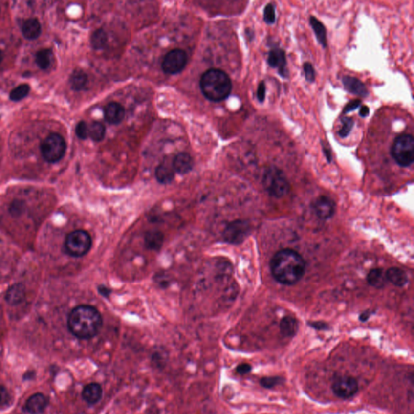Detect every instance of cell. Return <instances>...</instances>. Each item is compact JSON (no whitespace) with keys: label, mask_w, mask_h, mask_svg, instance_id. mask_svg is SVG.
Wrapping results in <instances>:
<instances>
[{"label":"cell","mask_w":414,"mask_h":414,"mask_svg":"<svg viewBox=\"0 0 414 414\" xmlns=\"http://www.w3.org/2000/svg\"><path fill=\"white\" fill-rule=\"evenodd\" d=\"M270 269L272 275L279 283L295 285L305 275L306 263L297 252L286 248L274 254Z\"/></svg>","instance_id":"obj_1"},{"label":"cell","mask_w":414,"mask_h":414,"mask_svg":"<svg viewBox=\"0 0 414 414\" xmlns=\"http://www.w3.org/2000/svg\"><path fill=\"white\" fill-rule=\"evenodd\" d=\"M67 325L74 336L80 339H89L95 337L101 330L102 317L93 306L81 305L70 311Z\"/></svg>","instance_id":"obj_2"},{"label":"cell","mask_w":414,"mask_h":414,"mask_svg":"<svg viewBox=\"0 0 414 414\" xmlns=\"http://www.w3.org/2000/svg\"><path fill=\"white\" fill-rule=\"evenodd\" d=\"M200 87L206 98L218 102L229 96L232 89V80L223 70L212 68L201 76Z\"/></svg>","instance_id":"obj_3"},{"label":"cell","mask_w":414,"mask_h":414,"mask_svg":"<svg viewBox=\"0 0 414 414\" xmlns=\"http://www.w3.org/2000/svg\"><path fill=\"white\" fill-rule=\"evenodd\" d=\"M264 190L269 195L282 197L290 191V183L283 170L276 166H270L264 171L262 179Z\"/></svg>","instance_id":"obj_4"},{"label":"cell","mask_w":414,"mask_h":414,"mask_svg":"<svg viewBox=\"0 0 414 414\" xmlns=\"http://www.w3.org/2000/svg\"><path fill=\"white\" fill-rule=\"evenodd\" d=\"M393 159L399 166L407 168L414 161V139L411 134L404 133L395 138L391 148Z\"/></svg>","instance_id":"obj_5"},{"label":"cell","mask_w":414,"mask_h":414,"mask_svg":"<svg viewBox=\"0 0 414 414\" xmlns=\"http://www.w3.org/2000/svg\"><path fill=\"white\" fill-rule=\"evenodd\" d=\"M91 246L90 235L83 230L70 232L65 240V248L69 255L80 258L88 253Z\"/></svg>","instance_id":"obj_6"},{"label":"cell","mask_w":414,"mask_h":414,"mask_svg":"<svg viewBox=\"0 0 414 414\" xmlns=\"http://www.w3.org/2000/svg\"><path fill=\"white\" fill-rule=\"evenodd\" d=\"M66 144L64 138L59 133H51L41 146L44 159L49 163H56L64 156Z\"/></svg>","instance_id":"obj_7"},{"label":"cell","mask_w":414,"mask_h":414,"mask_svg":"<svg viewBox=\"0 0 414 414\" xmlns=\"http://www.w3.org/2000/svg\"><path fill=\"white\" fill-rule=\"evenodd\" d=\"M187 61V54L183 49H173L164 56L162 69L166 74L175 75L184 70Z\"/></svg>","instance_id":"obj_8"},{"label":"cell","mask_w":414,"mask_h":414,"mask_svg":"<svg viewBox=\"0 0 414 414\" xmlns=\"http://www.w3.org/2000/svg\"><path fill=\"white\" fill-rule=\"evenodd\" d=\"M332 390L337 397L349 399L358 392V382L349 375H338L332 381Z\"/></svg>","instance_id":"obj_9"},{"label":"cell","mask_w":414,"mask_h":414,"mask_svg":"<svg viewBox=\"0 0 414 414\" xmlns=\"http://www.w3.org/2000/svg\"><path fill=\"white\" fill-rule=\"evenodd\" d=\"M250 232V225L246 221L237 220L228 224L225 229L223 237L227 243H241Z\"/></svg>","instance_id":"obj_10"},{"label":"cell","mask_w":414,"mask_h":414,"mask_svg":"<svg viewBox=\"0 0 414 414\" xmlns=\"http://www.w3.org/2000/svg\"><path fill=\"white\" fill-rule=\"evenodd\" d=\"M267 63L272 68H278L279 74L284 79L289 77L286 57L283 49L279 47H274L270 49L267 59Z\"/></svg>","instance_id":"obj_11"},{"label":"cell","mask_w":414,"mask_h":414,"mask_svg":"<svg viewBox=\"0 0 414 414\" xmlns=\"http://www.w3.org/2000/svg\"><path fill=\"white\" fill-rule=\"evenodd\" d=\"M313 209L319 218L326 220L334 215L336 206L334 201L328 196H321L314 201Z\"/></svg>","instance_id":"obj_12"},{"label":"cell","mask_w":414,"mask_h":414,"mask_svg":"<svg viewBox=\"0 0 414 414\" xmlns=\"http://www.w3.org/2000/svg\"><path fill=\"white\" fill-rule=\"evenodd\" d=\"M342 84L346 91L356 96L367 97L369 94L366 85L358 78L347 75L342 78Z\"/></svg>","instance_id":"obj_13"},{"label":"cell","mask_w":414,"mask_h":414,"mask_svg":"<svg viewBox=\"0 0 414 414\" xmlns=\"http://www.w3.org/2000/svg\"><path fill=\"white\" fill-rule=\"evenodd\" d=\"M125 109L121 104L111 102L105 108L104 114L106 121L112 125H117L122 122L125 117Z\"/></svg>","instance_id":"obj_14"},{"label":"cell","mask_w":414,"mask_h":414,"mask_svg":"<svg viewBox=\"0 0 414 414\" xmlns=\"http://www.w3.org/2000/svg\"><path fill=\"white\" fill-rule=\"evenodd\" d=\"M175 174L173 161H169L168 159H164L155 170L157 180L161 184L171 183L175 177Z\"/></svg>","instance_id":"obj_15"},{"label":"cell","mask_w":414,"mask_h":414,"mask_svg":"<svg viewBox=\"0 0 414 414\" xmlns=\"http://www.w3.org/2000/svg\"><path fill=\"white\" fill-rule=\"evenodd\" d=\"M48 405L46 397L42 393H36L28 398L26 401L24 409L31 414H38L43 413Z\"/></svg>","instance_id":"obj_16"},{"label":"cell","mask_w":414,"mask_h":414,"mask_svg":"<svg viewBox=\"0 0 414 414\" xmlns=\"http://www.w3.org/2000/svg\"><path fill=\"white\" fill-rule=\"evenodd\" d=\"M173 165L175 173L186 174L192 170L194 160L189 153H180L174 157Z\"/></svg>","instance_id":"obj_17"},{"label":"cell","mask_w":414,"mask_h":414,"mask_svg":"<svg viewBox=\"0 0 414 414\" xmlns=\"http://www.w3.org/2000/svg\"><path fill=\"white\" fill-rule=\"evenodd\" d=\"M103 390L101 385L96 383L87 384L84 388L82 397L89 405H95L101 400Z\"/></svg>","instance_id":"obj_18"},{"label":"cell","mask_w":414,"mask_h":414,"mask_svg":"<svg viewBox=\"0 0 414 414\" xmlns=\"http://www.w3.org/2000/svg\"><path fill=\"white\" fill-rule=\"evenodd\" d=\"M385 275H386L387 280L396 286L402 287L407 284V274L400 268L397 267L390 268L387 270Z\"/></svg>","instance_id":"obj_19"},{"label":"cell","mask_w":414,"mask_h":414,"mask_svg":"<svg viewBox=\"0 0 414 414\" xmlns=\"http://www.w3.org/2000/svg\"><path fill=\"white\" fill-rule=\"evenodd\" d=\"M5 298L9 305H19L25 298L24 286L22 284H15L8 289Z\"/></svg>","instance_id":"obj_20"},{"label":"cell","mask_w":414,"mask_h":414,"mask_svg":"<svg viewBox=\"0 0 414 414\" xmlns=\"http://www.w3.org/2000/svg\"><path fill=\"white\" fill-rule=\"evenodd\" d=\"M41 24L37 19H29L26 21L22 26V33L26 39L35 40L40 36Z\"/></svg>","instance_id":"obj_21"},{"label":"cell","mask_w":414,"mask_h":414,"mask_svg":"<svg viewBox=\"0 0 414 414\" xmlns=\"http://www.w3.org/2000/svg\"><path fill=\"white\" fill-rule=\"evenodd\" d=\"M309 23L313 29L318 43L322 45L323 48H326L327 47V33H326L327 32H326L325 25L315 17H310Z\"/></svg>","instance_id":"obj_22"},{"label":"cell","mask_w":414,"mask_h":414,"mask_svg":"<svg viewBox=\"0 0 414 414\" xmlns=\"http://www.w3.org/2000/svg\"><path fill=\"white\" fill-rule=\"evenodd\" d=\"M298 322L291 316H285L280 322V331L284 337H294L298 332Z\"/></svg>","instance_id":"obj_23"},{"label":"cell","mask_w":414,"mask_h":414,"mask_svg":"<svg viewBox=\"0 0 414 414\" xmlns=\"http://www.w3.org/2000/svg\"><path fill=\"white\" fill-rule=\"evenodd\" d=\"M368 282L373 287L381 289L385 286L388 280L381 269H373L368 274Z\"/></svg>","instance_id":"obj_24"},{"label":"cell","mask_w":414,"mask_h":414,"mask_svg":"<svg viewBox=\"0 0 414 414\" xmlns=\"http://www.w3.org/2000/svg\"><path fill=\"white\" fill-rule=\"evenodd\" d=\"M87 75L85 71L81 70H76L70 75V87L75 91H81L87 85Z\"/></svg>","instance_id":"obj_25"},{"label":"cell","mask_w":414,"mask_h":414,"mask_svg":"<svg viewBox=\"0 0 414 414\" xmlns=\"http://www.w3.org/2000/svg\"><path fill=\"white\" fill-rule=\"evenodd\" d=\"M106 135V127L99 122H91L88 126V137L95 142H101Z\"/></svg>","instance_id":"obj_26"},{"label":"cell","mask_w":414,"mask_h":414,"mask_svg":"<svg viewBox=\"0 0 414 414\" xmlns=\"http://www.w3.org/2000/svg\"><path fill=\"white\" fill-rule=\"evenodd\" d=\"M52 57H53V54L51 50L45 49H41L37 54L36 62L41 69L46 70L51 64Z\"/></svg>","instance_id":"obj_27"},{"label":"cell","mask_w":414,"mask_h":414,"mask_svg":"<svg viewBox=\"0 0 414 414\" xmlns=\"http://www.w3.org/2000/svg\"><path fill=\"white\" fill-rule=\"evenodd\" d=\"M163 235L159 232H150L146 235L145 243L151 249H159L163 243Z\"/></svg>","instance_id":"obj_28"},{"label":"cell","mask_w":414,"mask_h":414,"mask_svg":"<svg viewBox=\"0 0 414 414\" xmlns=\"http://www.w3.org/2000/svg\"><path fill=\"white\" fill-rule=\"evenodd\" d=\"M107 35L103 29H97L91 36V43L94 49H101L106 46Z\"/></svg>","instance_id":"obj_29"},{"label":"cell","mask_w":414,"mask_h":414,"mask_svg":"<svg viewBox=\"0 0 414 414\" xmlns=\"http://www.w3.org/2000/svg\"><path fill=\"white\" fill-rule=\"evenodd\" d=\"M30 91V87L27 84H23L13 89L10 93V99L13 101H20L25 98Z\"/></svg>","instance_id":"obj_30"},{"label":"cell","mask_w":414,"mask_h":414,"mask_svg":"<svg viewBox=\"0 0 414 414\" xmlns=\"http://www.w3.org/2000/svg\"><path fill=\"white\" fill-rule=\"evenodd\" d=\"M353 126H354V122L352 117H342V127L338 131V135L341 138H347L353 129Z\"/></svg>","instance_id":"obj_31"},{"label":"cell","mask_w":414,"mask_h":414,"mask_svg":"<svg viewBox=\"0 0 414 414\" xmlns=\"http://www.w3.org/2000/svg\"><path fill=\"white\" fill-rule=\"evenodd\" d=\"M284 379L280 376L264 377L260 380V384L264 389H273L274 387L278 386L279 384H283Z\"/></svg>","instance_id":"obj_32"},{"label":"cell","mask_w":414,"mask_h":414,"mask_svg":"<svg viewBox=\"0 0 414 414\" xmlns=\"http://www.w3.org/2000/svg\"><path fill=\"white\" fill-rule=\"evenodd\" d=\"M263 18L267 24H273L276 22V12L275 6L273 3H268L264 7Z\"/></svg>","instance_id":"obj_33"},{"label":"cell","mask_w":414,"mask_h":414,"mask_svg":"<svg viewBox=\"0 0 414 414\" xmlns=\"http://www.w3.org/2000/svg\"><path fill=\"white\" fill-rule=\"evenodd\" d=\"M75 133L80 139H86L88 137V126L85 122H80L75 128Z\"/></svg>","instance_id":"obj_34"},{"label":"cell","mask_w":414,"mask_h":414,"mask_svg":"<svg viewBox=\"0 0 414 414\" xmlns=\"http://www.w3.org/2000/svg\"><path fill=\"white\" fill-rule=\"evenodd\" d=\"M304 71H305V79L309 83H313L316 80V70L313 65L310 63H305L304 64Z\"/></svg>","instance_id":"obj_35"},{"label":"cell","mask_w":414,"mask_h":414,"mask_svg":"<svg viewBox=\"0 0 414 414\" xmlns=\"http://www.w3.org/2000/svg\"><path fill=\"white\" fill-rule=\"evenodd\" d=\"M10 211L12 216H17L22 215L23 212V203L21 201H14L12 202Z\"/></svg>","instance_id":"obj_36"},{"label":"cell","mask_w":414,"mask_h":414,"mask_svg":"<svg viewBox=\"0 0 414 414\" xmlns=\"http://www.w3.org/2000/svg\"><path fill=\"white\" fill-rule=\"evenodd\" d=\"M10 401V395L7 389L3 386H0V407L5 406Z\"/></svg>","instance_id":"obj_37"},{"label":"cell","mask_w":414,"mask_h":414,"mask_svg":"<svg viewBox=\"0 0 414 414\" xmlns=\"http://www.w3.org/2000/svg\"><path fill=\"white\" fill-rule=\"evenodd\" d=\"M265 95H266V87H265V84H264V81H261L258 85V91H257V97H258V101L261 103H263L265 100Z\"/></svg>","instance_id":"obj_38"},{"label":"cell","mask_w":414,"mask_h":414,"mask_svg":"<svg viewBox=\"0 0 414 414\" xmlns=\"http://www.w3.org/2000/svg\"><path fill=\"white\" fill-rule=\"evenodd\" d=\"M360 105L361 101L360 100H358V99L349 101V103L347 104V106H345L344 109H343V113L347 114V113L352 112L353 110H355L356 109H358L360 106Z\"/></svg>","instance_id":"obj_39"},{"label":"cell","mask_w":414,"mask_h":414,"mask_svg":"<svg viewBox=\"0 0 414 414\" xmlns=\"http://www.w3.org/2000/svg\"><path fill=\"white\" fill-rule=\"evenodd\" d=\"M252 370V366L248 363H241L237 368V372L238 374L243 375V374H248Z\"/></svg>","instance_id":"obj_40"},{"label":"cell","mask_w":414,"mask_h":414,"mask_svg":"<svg viewBox=\"0 0 414 414\" xmlns=\"http://www.w3.org/2000/svg\"><path fill=\"white\" fill-rule=\"evenodd\" d=\"M321 145H322V150H323L324 154L326 155V159H327L328 163H331L332 159L331 150H330L329 148H326V146L324 145L323 143H321Z\"/></svg>","instance_id":"obj_41"},{"label":"cell","mask_w":414,"mask_h":414,"mask_svg":"<svg viewBox=\"0 0 414 414\" xmlns=\"http://www.w3.org/2000/svg\"><path fill=\"white\" fill-rule=\"evenodd\" d=\"M310 326H311V327H313L314 328H316V329L318 330H325L327 329V326L326 325L325 323H321V322H316V323H311L310 324Z\"/></svg>","instance_id":"obj_42"},{"label":"cell","mask_w":414,"mask_h":414,"mask_svg":"<svg viewBox=\"0 0 414 414\" xmlns=\"http://www.w3.org/2000/svg\"><path fill=\"white\" fill-rule=\"evenodd\" d=\"M369 112H370V109L367 106H363V107L359 110V115L362 117H367L369 114Z\"/></svg>","instance_id":"obj_43"},{"label":"cell","mask_w":414,"mask_h":414,"mask_svg":"<svg viewBox=\"0 0 414 414\" xmlns=\"http://www.w3.org/2000/svg\"><path fill=\"white\" fill-rule=\"evenodd\" d=\"M2 52L0 51V63H1V62H2Z\"/></svg>","instance_id":"obj_44"}]
</instances>
